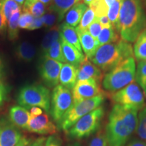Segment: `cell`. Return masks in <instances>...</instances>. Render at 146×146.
Listing matches in <instances>:
<instances>
[{
    "label": "cell",
    "mask_w": 146,
    "mask_h": 146,
    "mask_svg": "<svg viewBox=\"0 0 146 146\" xmlns=\"http://www.w3.org/2000/svg\"><path fill=\"white\" fill-rule=\"evenodd\" d=\"M138 110L114 104L110 112L106 127L109 146H125L136 131L138 123Z\"/></svg>",
    "instance_id": "cell-1"
},
{
    "label": "cell",
    "mask_w": 146,
    "mask_h": 146,
    "mask_svg": "<svg viewBox=\"0 0 146 146\" xmlns=\"http://www.w3.org/2000/svg\"><path fill=\"white\" fill-rule=\"evenodd\" d=\"M116 29L124 41L133 43L146 29V13L141 0H123Z\"/></svg>",
    "instance_id": "cell-2"
},
{
    "label": "cell",
    "mask_w": 146,
    "mask_h": 146,
    "mask_svg": "<svg viewBox=\"0 0 146 146\" xmlns=\"http://www.w3.org/2000/svg\"><path fill=\"white\" fill-rule=\"evenodd\" d=\"M134 56L130 43L121 39L98 47L91 60L102 72H108L125 60Z\"/></svg>",
    "instance_id": "cell-3"
},
{
    "label": "cell",
    "mask_w": 146,
    "mask_h": 146,
    "mask_svg": "<svg viewBox=\"0 0 146 146\" xmlns=\"http://www.w3.org/2000/svg\"><path fill=\"white\" fill-rule=\"evenodd\" d=\"M135 61L134 58H129L104 76V88L111 93H114L135 82Z\"/></svg>",
    "instance_id": "cell-4"
},
{
    "label": "cell",
    "mask_w": 146,
    "mask_h": 146,
    "mask_svg": "<svg viewBox=\"0 0 146 146\" xmlns=\"http://www.w3.org/2000/svg\"><path fill=\"white\" fill-rule=\"evenodd\" d=\"M17 102L26 109L39 107L47 112L50 110V91L41 85H27L18 91Z\"/></svg>",
    "instance_id": "cell-5"
},
{
    "label": "cell",
    "mask_w": 146,
    "mask_h": 146,
    "mask_svg": "<svg viewBox=\"0 0 146 146\" xmlns=\"http://www.w3.org/2000/svg\"><path fill=\"white\" fill-rule=\"evenodd\" d=\"M104 116V110L100 106L82 117L67 131L72 139H81L91 136L100 129Z\"/></svg>",
    "instance_id": "cell-6"
},
{
    "label": "cell",
    "mask_w": 146,
    "mask_h": 146,
    "mask_svg": "<svg viewBox=\"0 0 146 146\" xmlns=\"http://www.w3.org/2000/svg\"><path fill=\"white\" fill-rule=\"evenodd\" d=\"M105 100V95H101L72 104L62 118L60 125L62 129L67 132L78 120L100 107Z\"/></svg>",
    "instance_id": "cell-7"
},
{
    "label": "cell",
    "mask_w": 146,
    "mask_h": 146,
    "mask_svg": "<svg viewBox=\"0 0 146 146\" xmlns=\"http://www.w3.org/2000/svg\"><path fill=\"white\" fill-rule=\"evenodd\" d=\"M110 98L114 104L134 108L138 110L145 106V96L135 81L123 89L111 93Z\"/></svg>",
    "instance_id": "cell-8"
},
{
    "label": "cell",
    "mask_w": 146,
    "mask_h": 146,
    "mask_svg": "<svg viewBox=\"0 0 146 146\" xmlns=\"http://www.w3.org/2000/svg\"><path fill=\"white\" fill-rule=\"evenodd\" d=\"M72 104V94L70 89L61 85L54 87L51 96L50 113L55 122L60 125L64 114Z\"/></svg>",
    "instance_id": "cell-9"
},
{
    "label": "cell",
    "mask_w": 146,
    "mask_h": 146,
    "mask_svg": "<svg viewBox=\"0 0 146 146\" xmlns=\"http://www.w3.org/2000/svg\"><path fill=\"white\" fill-rule=\"evenodd\" d=\"M62 65V63L47 56L42 57L39 66V74L47 86L56 87L58 85Z\"/></svg>",
    "instance_id": "cell-10"
},
{
    "label": "cell",
    "mask_w": 146,
    "mask_h": 146,
    "mask_svg": "<svg viewBox=\"0 0 146 146\" xmlns=\"http://www.w3.org/2000/svg\"><path fill=\"white\" fill-rule=\"evenodd\" d=\"M72 94L73 104L96 96L105 95L100 83L94 79L76 82L72 89Z\"/></svg>",
    "instance_id": "cell-11"
},
{
    "label": "cell",
    "mask_w": 146,
    "mask_h": 146,
    "mask_svg": "<svg viewBox=\"0 0 146 146\" xmlns=\"http://www.w3.org/2000/svg\"><path fill=\"white\" fill-rule=\"evenodd\" d=\"M23 138L22 133L10 120L0 118V146H16Z\"/></svg>",
    "instance_id": "cell-12"
},
{
    "label": "cell",
    "mask_w": 146,
    "mask_h": 146,
    "mask_svg": "<svg viewBox=\"0 0 146 146\" xmlns=\"http://www.w3.org/2000/svg\"><path fill=\"white\" fill-rule=\"evenodd\" d=\"M27 130L29 132L41 135H54L58 129L45 113L35 117H31Z\"/></svg>",
    "instance_id": "cell-13"
},
{
    "label": "cell",
    "mask_w": 146,
    "mask_h": 146,
    "mask_svg": "<svg viewBox=\"0 0 146 146\" xmlns=\"http://www.w3.org/2000/svg\"><path fill=\"white\" fill-rule=\"evenodd\" d=\"M103 78V72L85 57L78 68L77 81L94 79L100 83Z\"/></svg>",
    "instance_id": "cell-14"
},
{
    "label": "cell",
    "mask_w": 146,
    "mask_h": 146,
    "mask_svg": "<svg viewBox=\"0 0 146 146\" xmlns=\"http://www.w3.org/2000/svg\"><path fill=\"white\" fill-rule=\"evenodd\" d=\"M30 118V112L21 106H13L9 110L8 119L18 129L27 130Z\"/></svg>",
    "instance_id": "cell-15"
},
{
    "label": "cell",
    "mask_w": 146,
    "mask_h": 146,
    "mask_svg": "<svg viewBox=\"0 0 146 146\" xmlns=\"http://www.w3.org/2000/svg\"><path fill=\"white\" fill-rule=\"evenodd\" d=\"M76 31L78 34L82 50H83L86 57L89 60H91L94 57L99 47L98 40L94 39L87 31H78L77 29H76Z\"/></svg>",
    "instance_id": "cell-16"
},
{
    "label": "cell",
    "mask_w": 146,
    "mask_h": 146,
    "mask_svg": "<svg viewBox=\"0 0 146 146\" xmlns=\"http://www.w3.org/2000/svg\"><path fill=\"white\" fill-rule=\"evenodd\" d=\"M60 40H61L62 52L66 62L78 68L79 65L85 58L84 54L80 52L77 49L70 43H68L61 36V35H60Z\"/></svg>",
    "instance_id": "cell-17"
},
{
    "label": "cell",
    "mask_w": 146,
    "mask_h": 146,
    "mask_svg": "<svg viewBox=\"0 0 146 146\" xmlns=\"http://www.w3.org/2000/svg\"><path fill=\"white\" fill-rule=\"evenodd\" d=\"M77 74L78 67L68 63L64 64L60 71L59 82L66 88L72 89L77 82Z\"/></svg>",
    "instance_id": "cell-18"
},
{
    "label": "cell",
    "mask_w": 146,
    "mask_h": 146,
    "mask_svg": "<svg viewBox=\"0 0 146 146\" xmlns=\"http://www.w3.org/2000/svg\"><path fill=\"white\" fill-rule=\"evenodd\" d=\"M87 8V5L83 2L76 3L66 14L65 23L72 27H77Z\"/></svg>",
    "instance_id": "cell-19"
},
{
    "label": "cell",
    "mask_w": 146,
    "mask_h": 146,
    "mask_svg": "<svg viewBox=\"0 0 146 146\" xmlns=\"http://www.w3.org/2000/svg\"><path fill=\"white\" fill-rule=\"evenodd\" d=\"M15 54L18 59L29 62L34 59L36 54V48L29 41H23L19 43L15 50Z\"/></svg>",
    "instance_id": "cell-20"
},
{
    "label": "cell",
    "mask_w": 146,
    "mask_h": 146,
    "mask_svg": "<svg viewBox=\"0 0 146 146\" xmlns=\"http://www.w3.org/2000/svg\"><path fill=\"white\" fill-rule=\"evenodd\" d=\"M60 35L66 41L74 46L75 48L79 51L80 52H82V47L80 43L79 39H78V34L76 33V29L74 27H72L70 25H67L65 23L62 24L60 26Z\"/></svg>",
    "instance_id": "cell-21"
},
{
    "label": "cell",
    "mask_w": 146,
    "mask_h": 146,
    "mask_svg": "<svg viewBox=\"0 0 146 146\" xmlns=\"http://www.w3.org/2000/svg\"><path fill=\"white\" fill-rule=\"evenodd\" d=\"M60 39V26L55 25L45 35L44 37L42 40L41 45V53L45 56L47 51L53 45Z\"/></svg>",
    "instance_id": "cell-22"
},
{
    "label": "cell",
    "mask_w": 146,
    "mask_h": 146,
    "mask_svg": "<svg viewBox=\"0 0 146 146\" xmlns=\"http://www.w3.org/2000/svg\"><path fill=\"white\" fill-rule=\"evenodd\" d=\"M81 0H53V4L49 8L54 10L58 14L59 22L64 18L66 12L76 3L80 2Z\"/></svg>",
    "instance_id": "cell-23"
},
{
    "label": "cell",
    "mask_w": 146,
    "mask_h": 146,
    "mask_svg": "<svg viewBox=\"0 0 146 146\" xmlns=\"http://www.w3.org/2000/svg\"><path fill=\"white\" fill-rule=\"evenodd\" d=\"M120 36L116 29L113 27L102 29L101 33L98 36V40L99 47L108 43H116L119 41Z\"/></svg>",
    "instance_id": "cell-24"
},
{
    "label": "cell",
    "mask_w": 146,
    "mask_h": 146,
    "mask_svg": "<svg viewBox=\"0 0 146 146\" xmlns=\"http://www.w3.org/2000/svg\"><path fill=\"white\" fill-rule=\"evenodd\" d=\"M46 10V6L39 0H25L23 3V11L29 12L34 17H41Z\"/></svg>",
    "instance_id": "cell-25"
},
{
    "label": "cell",
    "mask_w": 146,
    "mask_h": 146,
    "mask_svg": "<svg viewBox=\"0 0 146 146\" xmlns=\"http://www.w3.org/2000/svg\"><path fill=\"white\" fill-rule=\"evenodd\" d=\"M133 53L138 61H146V29L136 39Z\"/></svg>",
    "instance_id": "cell-26"
},
{
    "label": "cell",
    "mask_w": 146,
    "mask_h": 146,
    "mask_svg": "<svg viewBox=\"0 0 146 146\" xmlns=\"http://www.w3.org/2000/svg\"><path fill=\"white\" fill-rule=\"evenodd\" d=\"M21 14V10L14 12L8 22V39L10 41H14V40L17 39L18 37V33H19L18 21H19V18Z\"/></svg>",
    "instance_id": "cell-27"
},
{
    "label": "cell",
    "mask_w": 146,
    "mask_h": 146,
    "mask_svg": "<svg viewBox=\"0 0 146 146\" xmlns=\"http://www.w3.org/2000/svg\"><path fill=\"white\" fill-rule=\"evenodd\" d=\"M1 10L3 15L8 22L11 16L14 12L21 10V5L13 0H2Z\"/></svg>",
    "instance_id": "cell-28"
},
{
    "label": "cell",
    "mask_w": 146,
    "mask_h": 146,
    "mask_svg": "<svg viewBox=\"0 0 146 146\" xmlns=\"http://www.w3.org/2000/svg\"><path fill=\"white\" fill-rule=\"evenodd\" d=\"M43 56H47V57L60 62L61 63H67L64 56L62 49L61 40L60 39L56 41Z\"/></svg>",
    "instance_id": "cell-29"
},
{
    "label": "cell",
    "mask_w": 146,
    "mask_h": 146,
    "mask_svg": "<svg viewBox=\"0 0 146 146\" xmlns=\"http://www.w3.org/2000/svg\"><path fill=\"white\" fill-rule=\"evenodd\" d=\"M136 132L139 137L146 141V106L140 110L139 113Z\"/></svg>",
    "instance_id": "cell-30"
},
{
    "label": "cell",
    "mask_w": 146,
    "mask_h": 146,
    "mask_svg": "<svg viewBox=\"0 0 146 146\" xmlns=\"http://www.w3.org/2000/svg\"><path fill=\"white\" fill-rule=\"evenodd\" d=\"M122 3H123V0H116L110 5L108 11L107 16L108 17L112 27H114L115 29L118 20Z\"/></svg>",
    "instance_id": "cell-31"
},
{
    "label": "cell",
    "mask_w": 146,
    "mask_h": 146,
    "mask_svg": "<svg viewBox=\"0 0 146 146\" xmlns=\"http://www.w3.org/2000/svg\"><path fill=\"white\" fill-rule=\"evenodd\" d=\"M89 8L94 11L97 18H100L107 16L109 7L106 3L105 0H94L89 5Z\"/></svg>",
    "instance_id": "cell-32"
},
{
    "label": "cell",
    "mask_w": 146,
    "mask_h": 146,
    "mask_svg": "<svg viewBox=\"0 0 146 146\" xmlns=\"http://www.w3.org/2000/svg\"><path fill=\"white\" fill-rule=\"evenodd\" d=\"M96 18V16L95 15L94 11L91 8H87L85 13L83 14L80 23L78 24V26L76 27V29L78 31H87L88 27L95 21Z\"/></svg>",
    "instance_id": "cell-33"
},
{
    "label": "cell",
    "mask_w": 146,
    "mask_h": 146,
    "mask_svg": "<svg viewBox=\"0 0 146 146\" xmlns=\"http://www.w3.org/2000/svg\"><path fill=\"white\" fill-rule=\"evenodd\" d=\"M43 26L46 28H52L55 26L56 21L59 22V17L58 14L52 8H48L45 13L41 17Z\"/></svg>",
    "instance_id": "cell-34"
},
{
    "label": "cell",
    "mask_w": 146,
    "mask_h": 146,
    "mask_svg": "<svg viewBox=\"0 0 146 146\" xmlns=\"http://www.w3.org/2000/svg\"><path fill=\"white\" fill-rule=\"evenodd\" d=\"M137 83L141 86L143 90L146 87V61H139L135 73Z\"/></svg>",
    "instance_id": "cell-35"
},
{
    "label": "cell",
    "mask_w": 146,
    "mask_h": 146,
    "mask_svg": "<svg viewBox=\"0 0 146 146\" xmlns=\"http://www.w3.org/2000/svg\"><path fill=\"white\" fill-rule=\"evenodd\" d=\"M89 146H109L106 133L100 129L91 139Z\"/></svg>",
    "instance_id": "cell-36"
},
{
    "label": "cell",
    "mask_w": 146,
    "mask_h": 146,
    "mask_svg": "<svg viewBox=\"0 0 146 146\" xmlns=\"http://www.w3.org/2000/svg\"><path fill=\"white\" fill-rule=\"evenodd\" d=\"M35 17L28 12L23 11V13H21L18 21V25L19 28L23 29H27L31 26L33 21Z\"/></svg>",
    "instance_id": "cell-37"
},
{
    "label": "cell",
    "mask_w": 146,
    "mask_h": 146,
    "mask_svg": "<svg viewBox=\"0 0 146 146\" xmlns=\"http://www.w3.org/2000/svg\"><path fill=\"white\" fill-rule=\"evenodd\" d=\"M102 29H103V27H102V25L100 24V21H98V18L96 17L95 21L93 22V23L90 25V26L88 27L87 31L89 32V33L90 34L94 39H98V36H99V35L100 34V33H101Z\"/></svg>",
    "instance_id": "cell-38"
},
{
    "label": "cell",
    "mask_w": 146,
    "mask_h": 146,
    "mask_svg": "<svg viewBox=\"0 0 146 146\" xmlns=\"http://www.w3.org/2000/svg\"><path fill=\"white\" fill-rule=\"evenodd\" d=\"M10 89L8 85L0 79V109L3 107L5 102L8 99Z\"/></svg>",
    "instance_id": "cell-39"
},
{
    "label": "cell",
    "mask_w": 146,
    "mask_h": 146,
    "mask_svg": "<svg viewBox=\"0 0 146 146\" xmlns=\"http://www.w3.org/2000/svg\"><path fill=\"white\" fill-rule=\"evenodd\" d=\"M45 146H62L61 140L58 137L51 135L46 139Z\"/></svg>",
    "instance_id": "cell-40"
},
{
    "label": "cell",
    "mask_w": 146,
    "mask_h": 146,
    "mask_svg": "<svg viewBox=\"0 0 146 146\" xmlns=\"http://www.w3.org/2000/svg\"><path fill=\"white\" fill-rule=\"evenodd\" d=\"M43 26V23H42L41 17H39V18L35 17L33 21V23L31 25V26L29 27L28 30L34 31V30H36V29H40Z\"/></svg>",
    "instance_id": "cell-41"
},
{
    "label": "cell",
    "mask_w": 146,
    "mask_h": 146,
    "mask_svg": "<svg viewBox=\"0 0 146 146\" xmlns=\"http://www.w3.org/2000/svg\"><path fill=\"white\" fill-rule=\"evenodd\" d=\"M46 141L45 137H39L35 140H31L27 146H45V143Z\"/></svg>",
    "instance_id": "cell-42"
},
{
    "label": "cell",
    "mask_w": 146,
    "mask_h": 146,
    "mask_svg": "<svg viewBox=\"0 0 146 146\" xmlns=\"http://www.w3.org/2000/svg\"><path fill=\"white\" fill-rule=\"evenodd\" d=\"M98 21H100V23L102 25V26L103 28H107V27H112V24H111L109 18L107 16H102V17L98 18Z\"/></svg>",
    "instance_id": "cell-43"
},
{
    "label": "cell",
    "mask_w": 146,
    "mask_h": 146,
    "mask_svg": "<svg viewBox=\"0 0 146 146\" xmlns=\"http://www.w3.org/2000/svg\"><path fill=\"white\" fill-rule=\"evenodd\" d=\"M7 20L5 19L4 16L0 10V33H3L7 28Z\"/></svg>",
    "instance_id": "cell-44"
},
{
    "label": "cell",
    "mask_w": 146,
    "mask_h": 146,
    "mask_svg": "<svg viewBox=\"0 0 146 146\" xmlns=\"http://www.w3.org/2000/svg\"><path fill=\"white\" fill-rule=\"evenodd\" d=\"M43 114V110L39 107H33L30 109L31 117H35Z\"/></svg>",
    "instance_id": "cell-45"
},
{
    "label": "cell",
    "mask_w": 146,
    "mask_h": 146,
    "mask_svg": "<svg viewBox=\"0 0 146 146\" xmlns=\"http://www.w3.org/2000/svg\"><path fill=\"white\" fill-rule=\"evenodd\" d=\"M127 146H146V142L135 139H133L131 142H129Z\"/></svg>",
    "instance_id": "cell-46"
},
{
    "label": "cell",
    "mask_w": 146,
    "mask_h": 146,
    "mask_svg": "<svg viewBox=\"0 0 146 146\" xmlns=\"http://www.w3.org/2000/svg\"><path fill=\"white\" fill-rule=\"evenodd\" d=\"M31 141V139L27 138L26 137H23L19 143L16 146H27Z\"/></svg>",
    "instance_id": "cell-47"
},
{
    "label": "cell",
    "mask_w": 146,
    "mask_h": 146,
    "mask_svg": "<svg viewBox=\"0 0 146 146\" xmlns=\"http://www.w3.org/2000/svg\"><path fill=\"white\" fill-rule=\"evenodd\" d=\"M41 3H43L46 7H50L53 4V0H39Z\"/></svg>",
    "instance_id": "cell-48"
},
{
    "label": "cell",
    "mask_w": 146,
    "mask_h": 146,
    "mask_svg": "<svg viewBox=\"0 0 146 146\" xmlns=\"http://www.w3.org/2000/svg\"><path fill=\"white\" fill-rule=\"evenodd\" d=\"M3 74V65L2 60H1V58H0V78L2 77Z\"/></svg>",
    "instance_id": "cell-49"
},
{
    "label": "cell",
    "mask_w": 146,
    "mask_h": 146,
    "mask_svg": "<svg viewBox=\"0 0 146 146\" xmlns=\"http://www.w3.org/2000/svg\"><path fill=\"white\" fill-rule=\"evenodd\" d=\"M115 1H116V0H105L106 3V4L108 5V7L112 4V3H114Z\"/></svg>",
    "instance_id": "cell-50"
},
{
    "label": "cell",
    "mask_w": 146,
    "mask_h": 146,
    "mask_svg": "<svg viewBox=\"0 0 146 146\" xmlns=\"http://www.w3.org/2000/svg\"><path fill=\"white\" fill-rule=\"evenodd\" d=\"M13 1H16V2H17L19 5H22V4H23L24 3H25V0H13Z\"/></svg>",
    "instance_id": "cell-51"
},
{
    "label": "cell",
    "mask_w": 146,
    "mask_h": 146,
    "mask_svg": "<svg viewBox=\"0 0 146 146\" xmlns=\"http://www.w3.org/2000/svg\"><path fill=\"white\" fill-rule=\"evenodd\" d=\"M68 146H82V145L79 143H78V142H74V143L68 145Z\"/></svg>",
    "instance_id": "cell-52"
},
{
    "label": "cell",
    "mask_w": 146,
    "mask_h": 146,
    "mask_svg": "<svg viewBox=\"0 0 146 146\" xmlns=\"http://www.w3.org/2000/svg\"><path fill=\"white\" fill-rule=\"evenodd\" d=\"M94 0H83V2L86 5H89L91 1H93Z\"/></svg>",
    "instance_id": "cell-53"
},
{
    "label": "cell",
    "mask_w": 146,
    "mask_h": 146,
    "mask_svg": "<svg viewBox=\"0 0 146 146\" xmlns=\"http://www.w3.org/2000/svg\"><path fill=\"white\" fill-rule=\"evenodd\" d=\"M143 94H144V96L146 97V87L143 89Z\"/></svg>",
    "instance_id": "cell-54"
},
{
    "label": "cell",
    "mask_w": 146,
    "mask_h": 146,
    "mask_svg": "<svg viewBox=\"0 0 146 146\" xmlns=\"http://www.w3.org/2000/svg\"><path fill=\"white\" fill-rule=\"evenodd\" d=\"M1 3H0V8H1Z\"/></svg>",
    "instance_id": "cell-55"
}]
</instances>
